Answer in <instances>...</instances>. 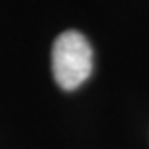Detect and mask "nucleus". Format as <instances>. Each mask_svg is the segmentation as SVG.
<instances>
[{"label": "nucleus", "instance_id": "nucleus-1", "mask_svg": "<svg viewBox=\"0 0 149 149\" xmlns=\"http://www.w3.org/2000/svg\"><path fill=\"white\" fill-rule=\"evenodd\" d=\"M93 50L79 31H65L52 45V74L63 90H76L90 77Z\"/></svg>", "mask_w": 149, "mask_h": 149}]
</instances>
